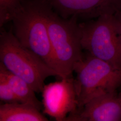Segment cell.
<instances>
[{"label":"cell","instance_id":"cell-5","mask_svg":"<svg viewBox=\"0 0 121 121\" xmlns=\"http://www.w3.org/2000/svg\"><path fill=\"white\" fill-rule=\"evenodd\" d=\"M79 25L82 49L121 71V23L115 14Z\"/></svg>","mask_w":121,"mask_h":121},{"label":"cell","instance_id":"cell-1","mask_svg":"<svg viewBox=\"0 0 121 121\" xmlns=\"http://www.w3.org/2000/svg\"><path fill=\"white\" fill-rule=\"evenodd\" d=\"M40 1L47 25L56 71L61 79L72 77L74 66L83 55L78 18L75 16L63 18Z\"/></svg>","mask_w":121,"mask_h":121},{"label":"cell","instance_id":"cell-11","mask_svg":"<svg viewBox=\"0 0 121 121\" xmlns=\"http://www.w3.org/2000/svg\"><path fill=\"white\" fill-rule=\"evenodd\" d=\"M24 0H0V27L11 21L14 13L20 8Z\"/></svg>","mask_w":121,"mask_h":121},{"label":"cell","instance_id":"cell-13","mask_svg":"<svg viewBox=\"0 0 121 121\" xmlns=\"http://www.w3.org/2000/svg\"><path fill=\"white\" fill-rule=\"evenodd\" d=\"M115 15L117 17L118 20L120 21L121 23V11H118L115 14Z\"/></svg>","mask_w":121,"mask_h":121},{"label":"cell","instance_id":"cell-9","mask_svg":"<svg viewBox=\"0 0 121 121\" xmlns=\"http://www.w3.org/2000/svg\"><path fill=\"white\" fill-rule=\"evenodd\" d=\"M48 119L34 106L20 102L0 105V121H48Z\"/></svg>","mask_w":121,"mask_h":121},{"label":"cell","instance_id":"cell-12","mask_svg":"<svg viewBox=\"0 0 121 121\" xmlns=\"http://www.w3.org/2000/svg\"><path fill=\"white\" fill-rule=\"evenodd\" d=\"M0 99L4 103L19 102L4 75L0 73Z\"/></svg>","mask_w":121,"mask_h":121},{"label":"cell","instance_id":"cell-8","mask_svg":"<svg viewBox=\"0 0 121 121\" xmlns=\"http://www.w3.org/2000/svg\"><path fill=\"white\" fill-rule=\"evenodd\" d=\"M65 121H121V99L117 91L91 99Z\"/></svg>","mask_w":121,"mask_h":121},{"label":"cell","instance_id":"cell-3","mask_svg":"<svg viewBox=\"0 0 121 121\" xmlns=\"http://www.w3.org/2000/svg\"><path fill=\"white\" fill-rule=\"evenodd\" d=\"M11 21L19 42L57 72L41 2L24 0Z\"/></svg>","mask_w":121,"mask_h":121},{"label":"cell","instance_id":"cell-14","mask_svg":"<svg viewBox=\"0 0 121 121\" xmlns=\"http://www.w3.org/2000/svg\"><path fill=\"white\" fill-rule=\"evenodd\" d=\"M119 95L120 96V98H121V92L119 93Z\"/></svg>","mask_w":121,"mask_h":121},{"label":"cell","instance_id":"cell-4","mask_svg":"<svg viewBox=\"0 0 121 121\" xmlns=\"http://www.w3.org/2000/svg\"><path fill=\"white\" fill-rule=\"evenodd\" d=\"M73 72L78 110L93 98L117 91L121 86V71L87 52L75 64Z\"/></svg>","mask_w":121,"mask_h":121},{"label":"cell","instance_id":"cell-10","mask_svg":"<svg viewBox=\"0 0 121 121\" xmlns=\"http://www.w3.org/2000/svg\"><path fill=\"white\" fill-rule=\"evenodd\" d=\"M0 73H3L6 78L19 102L30 104L40 110L42 103L37 99L35 92L27 82L12 73L0 62Z\"/></svg>","mask_w":121,"mask_h":121},{"label":"cell","instance_id":"cell-6","mask_svg":"<svg viewBox=\"0 0 121 121\" xmlns=\"http://www.w3.org/2000/svg\"><path fill=\"white\" fill-rule=\"evenodd\" d=\"M43 112L57 121H65L78 111V101L73 77L45 85L42 92Z\"/></svg>","mask_w":121,"mask_h":121},{"label":"cell","instance_id":"cell-2","mask_svg":"<svg viewBox=\"0 0 121 121\" xmlns=\"http://www.w3.org/2000/svg\"><path fill=\"white\" fill-rule=\"evenodd\" d=\"M0 60L10 72L27 82L36 93L42 92L47 78H60L55 70L23 46L11 31H1Z\"/></svg>","mask_w":121,"mask_h":121},{"label":"cell","instance_id":"cell-7","mask_svg":"<svg viewBox=\"0 0 121 121\" xmlns=\"http://www.w3.org/2000/svg\"><path fill=\"white\" fill-rule=\"evenodd\" d=\"M61 17L93 18L121 11V0H39Z\"/></svg>","mask_w":121,"mask_h":121}]
</instances>
